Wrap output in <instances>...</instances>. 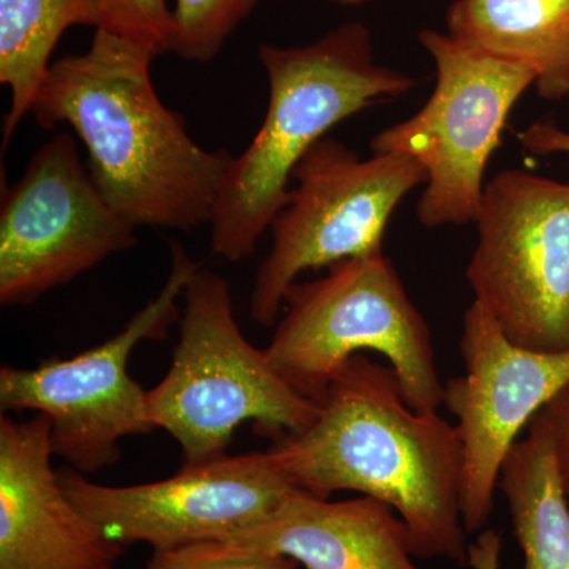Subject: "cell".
<instances>
[{"mask_svg": "<svg viewBox=\"0 0 569 569\" xmlns=\"http://www.w3.org/2000/svg\"><path fill=\"white\" fill-rule=\"evenodd\" d=\"M436 66V86L417 114L381 130L373 153H406L427 181L418 201L422 227L475 223L485 197L486 168L509 114L537 82V70L470 47L448 32H419Z\"/></svg>", "mask_w": 569, "mask_h": 569, "instance_id": "cell-6", "label": "cell"}, {"mask_svg": "<svg viewBox=\"0 0 569 569\" xmlns=\"http://www.w3.org/2000/svg\"><path fill=\"white\" fill-rule=\"evenodd\" d=\"M258 59L268 77V110L231 160L209 222L212 253L233 263L254 253L287 201L295 168L329 130L418 84L377 62L372 36L358 21L305 47L263 44Z\"/></svg>", "mask_w": 569, "mask_h": 569, "instance_id": "cell-3", "label": "cell"}, {"mask_svg": "<svg viewBox=\"0 0 569 569\" xmlns=\"http://www.w3.org/2000/svg\"><path fill=\"white\" fill-rule=\"evenodd\" d=\"M73 26L99 28L93 0H0V82L11 93L2 152L31 112L56 44Z\"/></svg>", "mask_w": 569, "mask_h": 569, "instance_id": "cell-17", "label": "cell"}, {"mask_svg": "<svg viewBox=\"0 0 569 569\" xmlns=\"http://www.w3.org/2000/svg\"><path fill=\"white\" fill-rule=\"evenodd\" d=\"M467 268L475 299L530 350H569V182L503 170L486 183Z\"/></svg>", "mask_w": 569, "mask_h": 569, "instance_id": "cell-9", "label": "cell"}, {"mask_svg": "<svg viewBox=\"0 0 569 569\" xmlns=\"http://www.w3.org/2000/svg\"><path fill=\"white\" fill-rule=\"evenodd\" d=\"M283 208L272 220V244L258 268L250 298L254 323L272 326L298 277L383 250L397 206L425 186L422 164L406 153L361 159L325 137L295 168Z\"/></svg>", "mask_w": 569, "mask_h": 569, "instance_id": "cell-8", "label": "cell"}, {"mask_svg": "<svg viewBox=\"0 0 569 569\" xmlns=\"http://www.w3.org/2000/svg\"><path fill=\"white\" fill-rule=\"evenodd\" d=\"M316 403L306 429L269 449L288 482L323 498L353 490L385 501L406 522L417 559L470 563L458 427L408 406L395 369L365 353L337 370Z\"/></svg>", "mask_w": 569, "mask_h": 569, "instance_id": "cell-1", "label": "cell"}, {"mask_svg": "<svg viewBox=\"0 0 569 569\" xmlns=\"http://www.w3.org/2000/svg\"><path fill=\"white\" fill-rule=\"evenodd\" d=\"M99 28L140 44L156 58L171 52L176 33L167 0H93Z\"/></svg>", "mask_w": 569, "mask_h": 569, "instance_id": "cell-19", "label": "cell"}, {"mask_svg": "<svg viewBox=\"0 0 569 569\" xmlns=\"http://www.w3.org/2000/svg\"><path fill=\"white\" fill-rule=\"evenodd\" d=\"M447 29L470 47L537 70L539 99H569V0H455Z\"/></svg>", "mask_w": 569, "mask_h": 569, "instance_id": "cell-15", "label": "cell"}, {"mask_svg": "<svg viewBox=\"0 0 569 569\" xmlns=\"http://www.w3.org/2000/svg\"><path fill=\"white\" fill-rule=\"evenodd\" d=\"M538 417L545 421L552 438L561 481L569 496V385L539 411Z\"/></svg>", "mask_w": 569, "mask_h": 569, "instance_id": "cell-21", "label": "cell"}, {"mask_svg": "<svg viewBox=\"0 0 569 569\" xmlns=\"http://www.w3.org/2000/svg\"><path fill=\"white\" fill-rule=\"evenodd\" d=\"M59 478L74 507L112 538L152 550L234 537L274 515L296 489L269 451L182 463L174 477L146 485H96L71 468Z\"/></svg>", "mask_w": 569, "mask_h": 569, "instance_id": "cell-11", "label": "cell"}, {"mask_svg": "<svg viewBox=\"0 0 569 569\" xmlns=\"http://www.w3.org/2000/svg\"><path fill=\"white\" fill-rule=\"evenodd\" d=\"M44 415L0 418V569H114L126 545L74 507Z\"/></svg>", "mask_w": 569, "mask_h": 569, "instance_id": "cell-13", "label": "cell"}, {"mask_svg": "<svg viewBox=\"0 0 569 569\" xmlns=\"http://www.w3.org/2000/svg\"><path fill=\"white\" fill-rule=\"evenodd\" d=\"M223 541L287 557L305 569H421L406 522L367 496L331 501L295 489L264 522Z\"/></svg>", "mask_w": 569, "mask_h": 569, "instance_id": "cell-14", "label": "cell"}, {"mask_svg": "<svg viewBox=\"0 0 569 569\" xmlns=\"http://www.w3.org/2000/svg\"><path fill=\"white\" fill-rule=\"evenodd\" d=\"M179 340L167 376L148 391L149 419L178 441L183 463L224 455L236 429L261 436L301 432L318 406L277 373L236 321L230 284L198 269L182 293Z\"/></svg>", "mask_w": 569, "mask_h": 569, "instance_id": "cell-4", "label": "cell"}, {"mask_svg": "<svg viewBox=\"0 0 569 569\" xmlns=\"http://www.w3.org/2000/svg\"><path fill=\"white\" fill-rule=\"evenodd\" d=\"M171 269L160 293L121 332L71 358L36 367L2 366L0 407L37 411L50 419L52 455L71 470L93 475L122 458L121 441L156 430L148 391L130 377L129 361L144 340L162 342L181 320L178 299L201 268L179 242H170Z\"/></svg>", "mask_w": 569, "mask_h": 569, "instance_id": "cell-7", "label": "cell"}, {"mask_svg": "<svg viewBox=\"0 0 569 569\" xmlns=\"http://www.w3.org/2000/svg\"><path fill=\"white\" fill-rule=\"evenodd\" d=\"M142 569H298V563L233 541H204L153 550Z\"/></svg>", "mask_w": 569, "mask_h": 569, "instance_id": "cell-20", "label": "cell"}, {"mask_svg": "<svg viewBox=\"0 0 569 569\" xmlns=\"http://www.w3.org/2000/svg\"><path fill=\"white\" fill-rule=\"evenodd\" d=\"M498 488L507 497L523 569H569V503L548 427L535 417L509 451Z\"/></svg>", "mask_w": 569, "mask_h": 569, "instance_id": "cell-16", "label": "cell"}, {"mask_svg": "<svg viewBox=\"0 0 569 569\" xmlns=\"http://www.w3.org/2000/svg\"><path fill=\"white\" fill-rule=\"evenodd\" d=\"M462 376L445 383L443 406L462 441L460 511L467 533L488 523L501 467L550 400L569 385V350H530L512 342L475 299L462 320Z\"/></svg>", "mask_w": 569, "mask_h": 569, "instance_id": "cell-12", "label": "cell"}, {"mask_svg": "<svg viewBox=\"0 0 569 569\" xmlns=\"http://www.w3.org/2000/svg\"><path fill=\"white\" fill-rule=\"evenodd\" d=\"M336 3L343 7L362 6V3L372 2V0H335Z\"/></svg>", "mask_w": 569, "mask_h": 569, "instance_id": "cell-23", "label": "cell"}, {"mask_svg": "<svg viewBox=\"0 0 569 569\" xmlns=\"http://www.w3.org/2000/svg\"><path fill=\"white\" fill-rule=\"evenodd\" d=\"M282 312L264 350L299 395L318 402L348 359L376 351L395 369L408 406L422 415L443 406L429 325L383 250L329 266L312 282H296Z\"/></svg>", "mask_w": 569, "mask_h": 569, "instance_id": "cell-5", "label": "cell"}, {"mask_svg": "<svg viewBox=\"0 0 569 569\" xmlns=\"http://www.w3.org/2000/svg\"><path fill=\"white\" fill-rule=\"evenodd\" d=\"M153 59L96 29L88 50L51 63L31 114L43 129L70 126L97 189L134 228L192 231L211 222L233 156L190 137L153 88Z\"/></svg>", "mask_w": 569, "mask_h": 569, "instance_id": "cell-2", "label": "cell"}, {"mask_svg": "<svg viewBox=\"0 0 569 569\" xmlns=\"http://www.w3.org/2000/svg\"><path fill=\"white\" fill-rule=\"evenodd\" d=\"M137 230L97 189L73 134H54L2 192L0 305H33L132 249Z\"/></svg>", "mask_w": 569, "mask_h": 569, "instance_id": "cell-10", "label": "cell"}, {"mask_svg": "<svg viewBox=\"0 0 569 569\" xmlns=\"http://www.w3.org/2000/svg\"><path fill=\"white\" fill-rule=\"evenodd\" d=\"M257 3L258 0H176L171 52L187 62H212Z\"/></svg>", "mask_w": 569, "mask_h": 569, "instance_id": "cell-18", "label": "cell"}, {"mask_svg": "<svg viewBox=\"0 0 569 569\" xmlns=\"http://www.w3.org/2000/svg\"><path fill=\"white\" fill-rule=\"evenodd\" d=\"M519 140L522 148L535 156L569 153V132L550 119L531 123L520 133Z\"/></svg>", "mask_w": 569, "mask_h": 569, "instance_id": "cell-22", "label": "cell"}]
</instances>
